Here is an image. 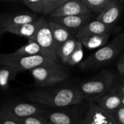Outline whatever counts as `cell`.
<instances>
[{"label":"cell","instance_id":"cell-7","mask_svg":"<svg viewBox=\"0 0 124 124\" xmlns=\"http://www.w3.org/2000/svg\"><path fill=\"white\" fill-rule=\"evenodd\" d=\"M46 108V106L33 102H9L5 104L0 110V118H23L38 115Z\"/></svg>","mask_w":124,"mask_h":124},{"label":"cell","instance_id":"cell-35","mask_svg":"<svg viewBox=\"0 0 124 124\" xmlns=\"http://www.w3.org/2000/svg\"><path fill=\"white\" fill-rule=\"evenodd\" d=\"M1 29H0V37H1Z\"/></svg>","mask_w":124,"mask_h":124},{"label":"cell","instance_id":"cell-32","mask_svg":"<svg viewBox=\"0 0 124 124\" xmlns=\"http://www.w3.org/2000/svg\"><path fill=\"white\" fill-rule=\"evenodd\" d=\"M121 105L124 107V95L121 96Z\"/></svg>","mask_w":124,"mask_h":124},{"label":"cell","instance_id":"cell-10","mask_svg":"<svg viewBox=\"0 0 124 124\" xmlns=\"http://www.w3.org/2000/svg\"><path fill=\"white\" fill-rule=\"evenodd\" d=\"M92 13L94 12L81 0H69L53 10L49 15L50 18H56Z\"/></svg>","mask_w":124,"mask_h":124},{"label":"cell","instance_id":"cell-21","mask_svg":"<svg viewBox=\"0 0 124 124\" xmlns=\"http://www.w3.org/2000/svg\"><path fill=\"white\" fill-rule=\"evenodd\" d=\"M18 73L19 71L12 67L0 64V86L4 89L7 88Z\"/></svg>","mask_w":124,"mask_h":124},{"label":"cell","instance_id":"cell-17","mask_svg":"<svg viewBox=\"0 0 124 124\" xmlns=\"http://www.w3.org/2000/svg\"><path fill=\"white\" fill-rule=\"evenodd\" d=\"M48 24L57 47V50L62 44H63L69 39L73 37V34L70 30H68L65 26L54 22V20L50 19L48 20Z\"/></svg>","mask_w":124,"mask_h":124},{"label":"cell","instance_id":"cell-20","mask_svg":"<svg viewBox=\"0 0 124 124\" xmlns=\"http://www.w3.org/2000/svg\"><path fill=\"white\" fill-rule=\"evenodd\" d=\"M15 56H34V55H43V50L40 45L33 39H28V43L20 47L14 53H12Z\"/></svg>","mask_w":124,"mask_h":124},{"label":"cell","instance_id":"cell-34","mask_svg":"<svg viewBox=\"0 0 124 124\" xmlns=\"http://www.w3.org/2000/svg\"><path fill=\"white\" fill-rule=\"evenodd\" d=\"M46 124H54V123H51V122H48V121H46Z\"/></svg>","mask_w":124,"mask_h":124},{"label":"cell","instance_id":"cell-12","mask_svg":"<svg viewBox=\"0 0 124 124\" xmlns=\"http://www.w3.org/2000/svg\"><path fill=\"white\" fill-rule=\"evenodd\" d=\"M113 29L114 26L113 25H107L100 20L94 19L78 31L75 34V38L78 39L86 36L111 34Z\"/></svg>","mask_w":124,"mask_h":124},{"label":"cell","instance_id":"cell-19","mask_svg":"<svg viewBox=\"0 0 124 124\" xmlns=\"http://www.w3.org/2000/svg\"><path fill=\"white\" fill-rule=\"evenodd\" d=\"M77 39L75 37H72L62 44L57 50V56L58 59L60 60L64 64H68V60L73 53L76 45Z\"/></svg>","mask_w":124,"mask_h":124},{"label":"cell","instance_id":"cell-29","mask_svg":"<svg viewBox=\"0 0 124 124\" xmlns=\"http://www.w3.org/2000/svg\"><path fill=\"white\" fill-rule=\"evenodd\" d=\"M118 71L124 75V54L120 57V58L118 59L117 64H116Z\"/></svg>","mask_w":124,"mask_h":124},{"label":"cell","instance_id":"cell-15","mask_svg":"<svg viewBox=\"0 0 124 124\" xmlns=\"http://www.w3.org/2000/svg\"><path fill=\"white\" fill-rule=\"evenodd\" d=\"M39 18L31 23H27L20 24L18 26H15L7 27V28L3 29H1V33L9 32L15 35L26 37L29 39H31L35 34L37 30V28L39 26Z\"/></svg>","mask_w":124,"mask_h":124},{"label":"cell","instance_id":"cell-14","mask_svg":"<svg viewBox=\"0 0 124 124\" xmlns=\"http://www.w3.org/2000/svg\"><path fill=\"white\" fill-rule=\"evenodd\" d=\"M38 19L37 16L33 14H9L4 15L0 17V29L1 31L3 29L7 27H12L31 23Z\"/></svg>","mask_w":124,"mask_h":124},{"label":"cell","instance_id":"cell-22","mask_svg":"<svg viewBox=\"0 0 124 124\" xmlns=\"http://www.w3.org/2000/svg\"><path fill=\"white\" fill-rule=\"evenodd\" d=\"M94 13L100 14L111 0H81Z\"/></svg>","mask_w":124,"mask_h":124},{"label":"cell","instance_id":"cell-27","mask_svg":"<svg viewBox=\"0 0 124 124\" xmlns=\"http://www.w3.org/2000/svg\"><path fill=\"white\" fill-rule=\"evenodd\" d=\"M118 124H124V107L121 105L113 115Z\"/></svg>","mask_w":124,"mask_h":124},{"label":"cell","instance_id":"cell-1","mask_svg":"<svg viewBox=\"0 0 124 124\" xmlns=\"http://www.w3.org/2000/svg\"><path fill=\"white\" fill-rule=\"evenodd\" d=\"M27 98L31 102L55 109L81 105L86 100L78 87L57 86L33 90Z\"/></svg>","mask_w":124,"mask_h":124},{"label":"cell","instance_id":"cell-13","mask_svg":"<svg viewBox=\"0 0 124 124\" xmlns=\"http://www.w3.org/2000/svg\"><path fill=\"white\" fill-rule=\"evenodd\" d=\"M121 12V7L116 0H111L95 19L107 25H113L118 20Z\"/></svg>","mask_w":124,"mask_h":124},{"label":"cell","instance_id":"cell-3","mask_svg":"<svg viewBox=\"0 0 124 124\" xmlns=\"http://www.w3.org/2000/svg\"><path fill=\"white\" fill-rule=\"evenodd\" d=\"M36 86L46 88L57 86L68 78V73L59 63L37 67L30 70Z\"/></svg>","mask_w":124,"mask_h":124},{"label":"cell","instance_id":"cell-11","mask_svg":"<svg viewBox=\"0 0 124 124\" xmlns=\"http://www.w3.org/2000/svg\"><path fill=\"white\" fill-rule=\"evenodd\" d=\"M95 13L92 14H82V15H69V16H62V17H56L51 18V20L54 22L65 26L68 30H70L73 34L83 28L91 20L95 19Z\"/></svg>","mask_w":124,"mask_h":124},{"label":"cell","instance_id":"cell-16","mask_svg":"<svg viewBox=\"0 0 124 124\" xmlns=\"http://www.w3.org/2000/svg\"><path fill=\"white\" fill-rule=\"evenodd\" d=\"M97 105L111 115L121 106V96L113 91H109L102 96L98 101Z\"/></svg>","mask_w":124,"mask_h":124},{"label":"cell","instance_id":"cell-8","mask_svg":"<svg viewBox=\"0 0 124 124\" xmlns=\"http://www.w3.org/2000/svg\"><path fill=\"white\" fill-rule=\"evenodd\" d=\"M89 103L81 115V124H118L113 115L103 110L97 104Z\"/></svg>","mask_w":124,"mask_h":124},{"label":"cell","instance_id":"cell-4","mask_svg":"<svg viewBox=\"0 0 124 124\" xmlns=\"http://www.w3.org/2000/svg\"><path fill=\"white\" fill-rule=\"evenodd\" d=\"M124 50V47L114 39L113 42L98 48L92 54L81 61L79 64L80 67L84 69H91L105 66L114 60Z\"/></svg>","mask_w":124,"mask_h":124},{"label":"cell","instance_id":"cell-31","mask_svg":"<svg viewBox=\"0 0 124 124\" xmlns=\"http://www.w3.org/2000/svg\"><path fill=\"white\" fill-rule=\"evenodd\" d=\"M115 40L117 41L118 42H119L124 48V31L122 32L121 34H120L117 37H116Z\"/></svg>","mask_w":124,"mask_h":124},{"label":"cell","instance_id":"cell-33","mask_svg":"<svg viewBox=\"0 0 124 124\" xmlns=\"http://www.w3.org/2000/svg\"><path fill=\"white\" fill-rule=\"evenodd\" d=\"M4 1H17V0H1Z\"/></svg>","mask_w":124,"mask_h":124},{"label":"cell","instance_id":"cell-6","mask_svg":"<svg viewBox=\"0 0 124 124\" xmlns=\"http://www.w3.org/2000/svg\"><path fill=\"white\" fill-rule=\"evenodd\" d=\"M36 42L43 50L44 56L59 61L57 56V47L53 38L52 31L48 24V20L44 18H39V24L37 30L31 39Z\"/></svg>","mask_w":124,"mask_h":124},{"label":"cell","instance_id":"cell-18","mask_svg":"<svg viewBox=\"0 0 124 124\" xmlns=\"http://www.w3.org/2000/svg\"><path fill=\"white\" fill-rule=\"evenodd\" d=\"M110 37V34H102L84 37L78 39V40L82 44L83 47L89 50H92L100 48L105 45L108 42Z\"/></svg>","mask_w":124,"mask_h":124},{"label":"cell","instance_id":"cell-30","mask_svg":"<svg viewBox=\"0 0 124 124\" xmlns=\"http://www.w3.org/2000/svg\"><path fill=\"white\" fill-rule=\"evenodd\" d=\"M0 124H20L15 120L9 118H0Z\"/></svg>","mask_w":124,"mask_h":124},{"label":"cell","instance_id":"cell-28","mask_svg":"<svg viewBox=\"0 0 124 124\" xmlns=\"http://www.w3.org/2000/svg\"><path fill=\"white\" fill-rule=\"evenodd\" d=\"M110 91H113V92L118 94L121 96L124 95V82L120 83H115V84L113 85Z\"/></svg>","mask_w":124,"mask_h":124},{"label":"cell","instance_id":"cell-23","mask_svg":"<svg viewBox=\"0 0 124 124\" xmlns=\"http://www.w3.org/2000/svg\"><path fill=\"white\" fill-rule=\"evenodd\" d=\"M83 56H84V51H83V45L77 39L76 42V48L73 52V53L71 54L68 62L67 64L70 65V66H74L78 64H79L82 59H83Z\"/></svg>","mask_w":124,"mask_h":124},{"label":"cell","instance_id":"cell-9","mask_svg":"<svg viewBox=\"0 0 124 124\" xmlns=\"http://www.w3.org/2000/svg\"><path fill=\"white\" fill-rule=\"evenodd\" d=\"M47 107L39 115L43 118L45 121L54 124H81V115H76L75 113L65 110L64 108H58L54 110Z\"/></svg>","mask_w":124,"mask_h":124},{"label":"cell","instance_id":"cell-5","mask_svg":"<svg viewBox=\"0 0 124 124\" xmlns=\"http://www.w3.org/2000/svg\"><path fill=\"white\" fill-rule=\"evenodd\" d=\"M59 62L43 55L34 56H15L12 53L0 54V64L8 65L15 68L17 70L24 72L36 68L39 66L52 64Z\"/></svg>","mask_w":124,"mask_h":124},{"label":"cell","instance_id":"cell-2","mask_svg":"<svg viewBox=\"0 0 124 124\" xmlns=\"http://www.w3.org/2000/svg\"><path fill=\"white\" fill-rule=\"evenodd\" d=\"M115 83L113 74L108 70H102L93 77L82 82L78 87L85 99L94 103L110 91Z\"/></svg>","mask_w":124,"mask_h":124},{"label":"cell","instance_id":"cell-24","mask_svg":"<svg viewBox=\"0 0 124 124\" xmlns=\"http://www.w3.org/2000/svg\"><path fill=\"white\" fill-rule=\"evenodd\" d=\"M23 4L36 13H42L45 0H23Z\"/></svg>","mask_w":124,"mask_h":124},{"label":"cell","instance_id":"cell-26","mask_svg":"<svg viewBox=\"0 0 124 124\" xmlns=\"http://www.w3.org/2000/svg\"><path fill=\"white\" fill-rule=\"evenodd\" d=\"M68 1L69 0H45V4L42 13L44 15H49L53 10Z\"/></svg>","mask_w":124,"mask_h":124},{"label":"cell","instance_id":"cell-25","mask_svg":"<svg viewBox=\"0 0 124 124\" xmlns=\"http://www.w3.org/2000/svg\"><path fill=\"white\" fill-rule=\"evenodd\" d=\"M13 120H15L20 124H46V121H45L39 115H31L25 118Z\"/></svg>","mask_w":124,"mask_h":124}]
</instances>
